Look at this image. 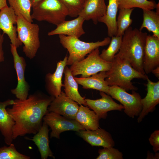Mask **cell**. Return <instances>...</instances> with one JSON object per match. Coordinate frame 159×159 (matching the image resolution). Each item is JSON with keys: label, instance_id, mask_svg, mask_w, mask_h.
Instances as JSON below:
<instances>
[{"label": "cell", "instance_id": "obj_1", "mask_svg": "<svg viewBox=\"0 0 159 159\" xmlns=\"http://www.w3.org/2000/svg\"><path fill=\"white\" fill-rule=\"evenodd\" d=\"M54 97L36 92L25 100L16 99L11 108L6 110L14 121L12 138L27 134H35L41 127L43 117L48 112V108Z\"/></svg>", "mask_w": 159, "mask_h": 159}, {"label": "cell", "instance_id": "obj_2", "mask_svg": "<svg viewBox=\"0 0 159 159\" xmlns=\"http://www.w3.org/2000/svg\"><path fill=\"white\" fill-rule=\"evenodd\" d=\"M147 33L130 26L122 36L120 48L115 55L127 60L137 71L146 74L143 67Z\"/></svg>", "mask_w": 159, "mask_h": 159}, {"label": "cell", "instance_id": "obj_3", "mask_svg": "<svg viewBox=\"0 0 159 159\" xmlns=\"http://www.w3.org/2000/svg\"><path fill=\"white\" fill-rule=\"evenodd\" d=\"M106 73L107 77L105 80L109 86H118L127 91L138 90L131 82L133 79L146 80L148 77L134 69L127 60L116 55L111 67Z\"/></svg>", "mask_w": 159, "mask_h": 159}, {"label": "cell", "instance_id": "obj_4", "mask_svg": "<svg viewBox=\"0 0 159 159\" xmlns=\"http://www.w3.org/2000/svg\"><path fill=\"white\" fill-rule=\"evenodd\" d=\"M59 37L60 43L69 53L67 66H71L83 59L87 54L96 49L109 44L111 40L109 37L101 41L89 42L81 41L79 38L62 34L59 35Z\"/></svg>", "mask_w": 159, "mask_h": 159}, {"label": "cell", "instance_id": "obj_5", "mask_svg": "<svg viewBox=\"0 0 159 159\" xmlns=\"http://www.w3.org/2000/svg\"><path fill=\"white\" fill-rule=\"evenodd\" d=\"M16 25L17 37L24 45L23 51L27 57L33 59L40 47L39 26L21 15L17 16Z\"/></svg>", "mask_w": 159, "mask_h": 159}, {"label": "cell", "instance_id": "obj_6", "mask_svg": "<svg viewBox=\"0 0 159 159\" xmlns=\"http://www.w3.org/2000/svg\"><path fill=\"white\" fill-rule=\"evenodd\" d=\"M32 8L33 19L56 26L68 16L67 10L60 0H41Z\"/></svg>", "mask_w": 159, "mask_h": 159}, {"label": "cell", "instance_id": "obj_7", "mask_svg": "<svg viewBox=\"0 0 159 159\" xmlns=\"http://www.w3.org/2000/svg\"><path fill=\"white\" fill-rule=\"evenodd\" d=\"M99 48L90 53L83 59L70 66L69 69L74 77L81 75V77L90 76L101 71H107L111 67L112 62H106L100 56Z\"/></svg>", "mask_w": 159, "mask_h": 159}, {"label": "cell", "instance_id": "obj_8", "mask_svg": "<svg viewBox=\"0 0 159 159\" xmlns=\"http://www.w3.org/2000/svg\"><path fill=\"white\" fill-rule=\"evenodd\" d=\"M108 95L120 102L124 107V111L130 117L133 118L139 115L142 108V98L135 91L131 94L117 86H109Z\"/></svg>", "mask_w": 159, "mask_h": 159}, {"label": "cell", "instance_id": "obj_9", "mask_svg": "<svg viewBox=\"0 0 159 159\" xmlns=\"http://www.w3.org/2000/svg\"><path fill=\"white\" fill-rule=\"evenodd\" d=\"M43 121L49 126L52 131L50 138L59 139L60 134L65 131L72 130L78 132L85 130L75 120L67 118L55 112H48L43 117Z\"/></svg>", "mask_w": 159, "mask_h": 159}, {"label": "cell", "instance_id": "obj_10", "mask_svg": "<svg viewBox=\"0 0 159 159\" xmlns=\"http://www.w3.org/2000/svg\"><path fill=\"white\" fill-rule=\"evenodd\" d=\"M10 50L12 55L14 68L17 76V83L16 87L11 90V93L14 95L17 99L24 100L29 95V86L26 81L25 72L26 66L25 59L20 56L17 51V48L11 44Z\"/></svg>", "mask_w": 159, "mask_h": 159}, {"label": "cell", "instance_id": "obj_11", "mask_svg": "<svg viewBox=\"0 0 159 159\" xmlns=\"http://www.w3.org/2000/svg\"><path fill=\"white\" fill-rule=\"evenodd\" d=\"M100 94L101 97L99 99L93 100L85 98L87 106L94 111L99 119H106L109 111H121L124 109L123 105L115 102L110 95L101 91Z\"/></svg>", "mask_w": 159, "mask_h": 159}, {"label": "cell", "instance_id": "obj_12", "mask_svg": "<svg viewBox=\"0 0 159 159\" xmlns=\"http://www.w3.org/2000/svg\"><path fill=\"white\" fill-rule=\"evenodd\" d=\"M17 20V16L11 7L0 10V29L7 35L11 44L18 48L22 44L17 37L16 26L14 25L16 24Z\"/></svg>", "mask_w": 159, "mask_h": 159}, {"label": "cell", "instance_id": "obj_13", "mask_svg": "<svg viewBox=\"0 0 159 159\" xmlns=\"http://www.w3.org/2000/svg\"><path fill=\"white\" fill-rule=\"evenodd\" d=\"M78 104L62 91L54 97L49 106V112H52L69 119L75 120L79 109Z\"/></svg>", "mask_w": 159, "mask_h": 159}, {"label": "cell", "instance_id": "obj_14", "mask_svg": "<svg viewBox=\"0 0 159 159\" xmlns=\"http://www.w3.org/2000/svg\"><path fill=\"white\" fill-rule=\"evenodd\" d=\"M159 66V38L147 35L144 47L143 67L146 74Z\"/></svg>", "mask_w": 159, "mask_h": 159}, {"label": "cell", "instance_id": "obj_15", "mask_svg": "<svg viewBox=\"0 0 159 159\" xmlns=\"http://www.w3.org/2000/svg\"><path fill=\"white\" fill-rule=\"evenodd\" d=\"M146 80L147 92L145 97L141 99L142 108L138 116V123L142 121L149 113L153 112L159 103V81L153 82L148 77Z\"/></svg>", "mask_w": 159, "mask_h": 159}, {"label": "cell", "instance_id": "obj_16", "mask_svg": "<svg viewBox=\"0 0 159 159\" xmlns=\"http://www.w3.org/2000/svg\"><path fill=\"white\" fill-rule=\"evenodd\" d=\"M68 57L67 55L63 60L57 63L56 69L53 74L48 73L45 77V87L50 96L56 97L62 91L61 88L64 87L62 82V78L65 67L67 66Z\"/></svg>", "mask_w": 159, "mask_h": 159}, {"label": "cell", "instance_id": "obj_17", "mask_svg": "<svg viewBox=\"0 0 159 159\" xmlns=\"http://www.w3.org/2000/svg\"><path fill=\"white\" fill-rule=\"evenodd\" d=\"M77 134L92 146L114 147L115 142L111 135L105 129L99 128L94 130H82Z\"/></svg>", "mask_w": 159, "mask_h": 159}, {"label": "cell", "instance_id": "obj_18", "mask_svg": "<svg viewBox=\"0 0 159 159\" xmlns=\"http://www.w3.org/2000/svg\"><path fill=\"white\" fill-rule=\"evenodd\" d=\"M85 21L80 16L72 20H65L57 25L55 29L48 32V35L62 34L79 38L85 33L83 27Z\"/></svg>", "mask_w": 159, "mask_h": 159}, {"label": "cell", "instance_id": "obj_19", "mask_svg": "<svg viewBox=\"0 0 159 159\" xmlns=\"http://www.w3.org/2000/svg\"><path fill=\"white\" fill-rule=\"evenodd\" d=\"M107 8L105 0H85L78 16L85 20H91L94 24H97L98 19L105 15Z\"/></svg>", "mask_w": 159, "mask_h": 159}, {"label": "cell", "instance_id": "obj_20", "mask_svg": "<svg viewBox=\"0 0 159 159\" xmlns=\"http://www.w3.org/2000/svg\"><path fill=\"white\" fill-rule=\"evenodd\" d=\"M14 100L8 99L0 102V131L4 137L5 143L8 145L13 141L12 129L15 122L6 110V107L12 105Z\"/></svg>", "mask_w": 159, "mask_h": 159}, {"label": "cell", "instance_id": "obj_21", "mask_svg": "<svg viewBox=\"0 0 159 159\" xmlns=\"http://www.w3.org/2000/svg\"><path fill=\"white\" fill-rule=\"evenodd\" d=\"M107 77L106 71H101L91 77L74 78L78 84L82 85L83 89L96 90L108 95L109 86L105 80Z\"/></svg>", "mask_w": 159, "mask_h": 159}, {"label": "cell", "instance_id": "obj_22", "mask_svg": "<svg viewBox=\"0 0 159 159\" xmlns=\"http://www.w3.org/2000/svg\"><path fill=\"white\" fill-rule=\"evenodd\" d=\"M49 131L48 125L43 121L41 127L32 139L27 138L33 141L37 146L42 159H47L49 157L55 159L49 146Z\"/></svg>", "mask_w": 159, "mask_h": 159}, {"label": "cell", "instance_id": "obj_23", "mask_svg": "<svg viewBox=\"0 0 159 159\" xmlns=\"http://www.w3.org/2000/svg\"><path fill=\"white\" fill-rule=\"evenodd\" d=\"M118 9L117 0H108L105 15L98 20V22L103 23L106 25L109 37H111L117 35V15Z\"/></svg>", "mask_w": 159, "mask_h": 159}, {"label": "cell", "instance_id": "obj_24", "mask_svg": "<svg viewBox=\"0 0 159 159\" xmlns=\"http://www.w3.org/2000/svg\"><path fill=\"white\" fill-rule=\"evenodd\" d=\"M75 120L86 130H95L100 127L99 119L93 111L80 105Z\"/></svg>", "mask_w": 159, "mask_h": 159}, {"label": "cell", "instance_id": "obj_25", "mask_svg": "<svg viewBox=\"0 0 159 159\" xmlns=\"http://www.w3.org/2000/svg\"><path fill=\"white\" fill-rule=\"evenodd\" d=\"M64 93L67 96L80 105L86 106L85 98L80 94L78 90V84L75 80L71 72L67 66L64 69Z\"/></svg>", "mask_w": 159, "mask_h": 159}, {"label": "cell", "instance_id": "obj_26", "mask_svg": "<svg viewBox=\"0 0 159 159\" xmlns=\"http://www.w3.org/2000/svg\"><path fill=\"white\" fill-rule=\"evenodd\" d=\"M143 10V20L139 30L142 31L145 28L153 33V35L159 38V13L153 10Z\"/></svg>", "mask_w": 159, "mask_h": 159}, {"label": "cell", "instance_id": "obj_27", "mask_svg": "<svg viewBox=\"0 0 159 159\" xmlns=\"http://www.w3.org/2000/svg\"><path fill=\"white\" fill-rule=\"evenodd\" d=\"M11 7L17 16L21 15L27 21L32 23L31 14L32 5L30 0H8Z\"/></svg>", "mask_w": 159, "mask_h": 159}, {"label": "cell", "instance_id": "obj_28", "mask_svg": "<svg viewBox=\"0 0 159 159\" xmlns=\"http://www.w3.org/2000/svg\"><path fill=\"white\" fill-rule=\"evenodd\" d=\"M134 9V8L119 9L116 21L117 32L116 36H122L125 31L130 26L132 23L131 15Z\"/></svg>", "mask_w": 159, "mask_h": 159}, {"label": "cell", "instance_id": "obj_29", "mask_svg": "<svg viewBox=\"0 0 159 159\" xmlns=\"http://www.w3.org/2000/svg\"><path fill=\"white\" fill-rule=\"evenodd\" d=\"M118 9H132L138 8L143 10H153L157 4L153 0H117Z\"/></svg>", "mask_w": 159, "mask_h": 159}, {"label": "cell", "instance_id": "obj_30", "mask_svg": "<svg viewBox=\"0 0 159 159\" xmlns=\"http://www.w3.org/2000/svg\"><path fill=\"white\" fill-rule=\"evenodd\" d=\"M122 38V36L112 37L108 48L103 49L100 54V57L106 62H112L120 48Z\"/></svg>", "mask_w": 159, "mask_h": 159}, {"label": "cell", "instance_id": "obj_31", "mask_svg": "<svg viewBox=\"0 0 159 159\" xmlns=\"http://www.w3.org/2000/svg\"><path fill=\"white\" fill-rule=\"evenodd\" d=\"M67 10L68 16L77 17L82 9L85 0H60Z\"/></svg>", "mask_w": 159, "mask_h": 159}, {"label": "cell", "instance_id": "obj_32", "mask_svg": "<svg viewBox=\"0 0 159 159\" xmlns=\"http://www.w3.org/2000/svg\"><path fill=\"white\" fill-rule=\"evenodd\" d=\"M30 157L18 152L14 145L11 144L7 147L0 148V159H29Z\"/></svg>", "mask_w": 159, "mask_h": 159}, {"label": "cell", "instance_id": "obj_33", "mask_svg": "<svg viewBox=\"0 0 159 159\" xmlns=\"http://www.w3.org/2000/svg\"><path fill=\"white\" fill-rule=\"evenodd\" d=\"M99 155L96 159H123V154L113 147L103 148L99 150Z\"/></svg>", "mask_w": 159, "mask_h": 159}, {"label": "cell", "instance_id": "obj_34", "mask_svg": "<svg viewBox=\"0 0 159 159\" xmlns=\"http://www.w3.org/2000/svg\"><path fill=\"white\" fill-rule=\"evenodd\" d=\"M153 150L155 153L159 151V130H156L150 135L149 139Z\"/></svg>", "mask_w": 159, "mask_h": 159}, {"label": "cell", "instance_id": "obj_35", "mask_svg": "<svg viewBox=\"0 0 159 159\" xmlns=\"http://www.w3.org/2000/svg\"><path fill=\"white\" fill-rule=\"evenodd\" d=\"M0 29V63L4 61V58L3 48V44L4 41V34L1 33Z\"/></svg>", "mask_w": 159, "mask_h": 159}, {"label": "cell", "instance_id": "obj_36", "mask_svg": "<svg viewBox=\"0 0 159 159\" xmlns=\"http://www.w3.org/2000/svg\"><path fill=\"white\" fill-rule=\"evenodd\" d=\"M159 158V153L158 152L155 153V154L151 153L148 151L147 153L146 159H158Z\"/></svg>", "mask_w": 159, "mask_h": 159}, {"label": "cell", "instance_id": "obj_37", "mask_svg": "<svg viewBox=\"0 0 159 159\" xmlns=\"http://www.w3.org/2000/svg\"><path fill=\"white\" fill-rule=\"evenodd\" d=\"M152 72L157 78H159V66L154 69L152 71Z\"/></svg>", "mask_w": 159, "mask_h": 159}, {"label": "cell", "instance_id": "obj_38", "mask_svg": "<svg viewBox=\"0 0 159 159\" xmlns=\"http://www.w3.org/2000/svg\"><path fill=\"white\" fill-rule=\"evenodd\" d=\"M8 6L6 0H0V10Z\"/></svg>", "mask_w": 159, "mask_h": 159}, {"label": "cell", "instance_id": "obj_39", "mask_svg": "<svg viewBox=\"0 0 159 159\" xmlns=\"http://www.w3.org/2000/svg\"><path fill=\"white\" fill-rule=\"evenodd\" d=\"M41 0H30L32 8L34 6L39 2Z\"/></svg>", "mask_w": 159, "mask_h": 159}, {"label": "cell", "instance_id": "obj_40", "mask_svg": "<svg viewBox=\"0 0 159 159\" xmlns=\"http://www.w3.org/2000/svg\"></svg>", "mask_w": 159, "mask_h": 159}]
</instances>
